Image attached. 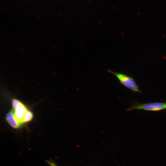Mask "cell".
<instances>
[{"label":"cell","mask_w":166,"mask_h":166,"mask_svg":"<svg viewBox=\"0 0 166 166\" xmlns=\"http://www.w3.org/2000/svg\"><path fill=\"white\" fill-rule=\"evenodd\" d=\"M13 108L14 110L13 112L15 118L21 125L23 123L24 118L28 110L25 105L20 101Z\"/></svg>","instance_id":"cell-3"},{"label":"cell","mask_w":166,"mask_h":166,"mask_svg":"<svg viewBox=\"0 0 166 166\" xmlns=\"http://www.w3.org/2000/svg\"><path fill=\"white\" fill-rule=\"evenodd\" d=\"M33 117L32 113L28 110L23 120V123H26L31 121Z\"/></svg>","instance_id":"cell-5"},{"label":"cell","mask_w":166,"mask_h":166,"mask_svg":"<svg viewBox=\"0 0 166 166\" xmlns=\"http://www.w3.org/2000/svg\"><path fill=\"white\" fill-rule=\"evenodd\" d=\"M135 109L147 111L157 112L166 110V102H156L146 103H141L136 101H133L130 106L126 109V111Z\"/></svg>","instance_id":"cell-1"},{"label":"cell","mask_w":166,"mask_h":166,"mask_svg":"<svg viewBox=\"0 0 166 166\" xmlns=\"http://www.w3.org/2000/svg\"><path fill=\"white\" fill-rule=\"evenodd\" d=\"M6 119L9 124L13 128L17 129L20 128L21 124L15 118L13 110L9 112L7 114Z\"/></svg>","instance_id":"cell-4"},{"label":"cell","mask_w":166,"mask_h":166,"mask_svg":"<svg viewBox=\"0 0 166 166\" xmlns=\"http://www.w3.org/2000/svg\"><path fill=\"white\" fill-rule=\"evenodd\" d=\"M107 71L116 77L121 84L132 90L133 92L142 93L133 77L109 69Z\"/></svg>","instance_id":"cell-2"},{"label":"cell","mask_w":166,"mask_h":166,"mask_svg":"<svg viewBox=\"0 0 166 166\" xmlns=\"http://www.w3.org/2000/svg\"><path fill=\"white\" fill-rule=\"evenodd\" d=\"M46 162L50 166H58L56 163L52 160H47Z\"/></svg>","instance_id":"cell-6"}]
</instances>
